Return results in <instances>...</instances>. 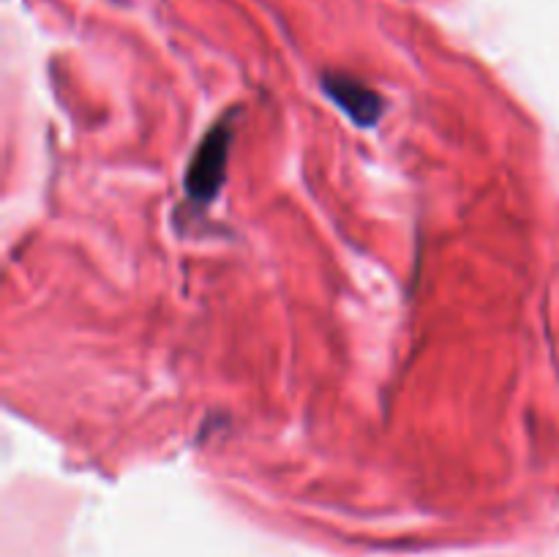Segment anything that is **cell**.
Segmentation results:
<instances>
[{
	"label": "cell",
	"mask_w": 559,
	"mask_h": 557,
	"mask_svg": "<svg viewBox=\"0 0 559 557\" xmlns=\"http://www.w3.org/2000/svg\"><path fill=\"white\" fill-rule=\"evenodd\" d=\"M229 126H216L211 134L202 140L197 147L194 162L189 169V194L194 200H213L218 191V183L224 178V167H227V153H229Z\"/></svg>",
	"instance_id": "1"
},
{
	"label": "cell",
	"mask_w": 559,
	"mask_h": 557,
	"mask_svg": "<svg viewBox=\"0 0 559 557\" xmlns=\"http://www.w3.org/2000/svg\"><path fill=\"white\" fill-rule=\"evenodd\" d=\"M325 91L353 115L358 123L369 126L380 118L382 102L371 87L360 85L353 76H325Z\"/></svg>",
	"instance_id": "2"
}]
</instances>
